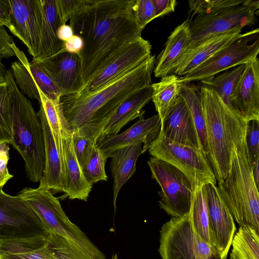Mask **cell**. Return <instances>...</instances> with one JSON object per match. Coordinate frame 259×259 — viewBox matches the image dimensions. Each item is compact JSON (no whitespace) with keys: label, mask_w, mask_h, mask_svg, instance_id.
<instances>
[{"label":"cell","mask_w":259,"mask_h":259,"mask_svg":"<svg viewBox=\"0 0 259 259\" xmlns=\"http://www.w3.org/2000/svg\"><path fill=\"white\" fill-rule=\"evenodd\" d=\"M135 0H85L70 18L83 47L79 53L84 84L128 43L141 36L133 11Z\"/></svg>","instance_id":"6da1fadb"},{"label":"cell","mask_w":259,"mask_h":259,"mask_svg":"<svg viewBox=\"0 0 259 259\" xmlns=\"http://www.w3.org/2000/svg\"><path fill=\"white\" fill-rule=\"evenodd\" d=\"M155 63V56L151 55L134 69L88 95L61 96L63 113L71 128L77 129L97 143L104 127L120 104L151 84Z\"/></svg>","instance_id":"7a4b0ae2"},{"label":"cell","mask_w":259,"mask_h":259,"mask_svg":"<svg viewBox=\"0 0 259 259\" xmlns=\"http://www.w3.org/2000/svg\"><path fill=\"white\" fill-rule=\"evenodd\" d=\"M208 148L216 180L225 179L233 154L245 140L247 121L231 110L213 90L200 87Z\"/></svg>","instance_id":"3957f363"},{"label":"cell","mask_w":259,"mask_h":259,"mask_svg":"<svg viewBox=\"0 0 259 259\" xmlns=\"http://www.w3.org/2000/svg\"><path fill=\"white\" fill-rule=\"evenodd\" d=\"M9 107L12 126L10 144L25 162L26 174L32 182H40L45 165V139L41 122L32 104L19 90L10 70H6Z\"/></svg>","instance_id":"277c9868"},{"label":"cell","mask_w":259,"mask_h":259,"mask_svg":"<svg viewBox=\"0 0 259 259\" xmlns=\"http://www.w3.org/2000/svg\"><path fill=\"white\" fill-rule=\"evenodd\" d=\"M219 193L239 227L259 233V194L248 160L245 140L236 149L226 178L218 182Z\"/></svg>","instance_id":"5b68a950"},{"label":"cell","mask_w":259,"mask_h":259,"mask_svg":"<svg viewBox=\"0 0 259 259\" xmlns=\"http://www.w3.org/2000/svg\"><path fill=\"white\" fill-rule=\"evenodd\" d=\"M18 195L36 214L47 232L71 240L93 259H106L79 227L69 220L58 198L54 196L50 191L40 187L25 188Z\"/></svg>","instance_id":"8992f818"},{"label":"cell","mask_w":259,"mask_h":259,"mask_svg":"<svg viewBox=\"0 0 259 259\" xmlns=\"http://www.w3.org/2000/svg\"><path fill=\"white\" fill-rule=\"evenodd\" d=\"M158 252L162 259H225L218 248L199 236L189 214L171 217L160 230Z\"/></svg>","instance_id":"52a82bcc"},{"label":"cell","mask_w":259,"mask_h":259,"mask_svg":"<svg viewBox=\"0 0 259 259\" xmlns=\"http://www.w3.org/2000/svg\"><path fill=\"white\" fill-rule=\"evenodd\" d=\"M149 154L182 171L193 189L207 184L216 185L217 180L206 155L202 149L179 144L166 138L162 131L150 145Z\"/></svg>","instance_id":"ba28073f"},{"label":"cell","mask_w":259,"mask_h":259,"mask_svg":"<svg viewBox=\"0 0 259 259\" xmlns=\"http://www.w3.org/2000/svg\"><path fill=\"white\" fill-rule=\"evenodd\" d=\"M152 179L159 185L160 208L172 217L189 214L193 189L187 177L171 164L155 157L147 161Z\"/></svg>","instance_id":"9c48e42d"},{"label":"cell","mask_w":259,"mask_h":259,"mask_svg":"<svg viewBox=\"0 0 259 259\" xmlns=\"http://www.w3.org/2000/svg\"><path fill=\"white\" fill-rule=\"evenodd\" d=\"M258 53V28L240 33L192 71L179 77V82L200 81L213 76L228 69L245 64L256 58Z\"/></svg>","instance_id":"30bf717a"},{"label":"cell","mask_w":259,"mask_h":259,"mask_svg":"<svg viewBox=\"0 0 259 259\" xmlns=\"http://www.w3.org/2000/svg\"><path fill=\"white\" fill-rule=\"evenodd\" d=\"M258 8V0H245L239 6L212 14L197 16L190 24L191 40L188 49L213 35L254 24Z\"/></svg>","instance_id":"8fae6325"},{"label":"cell","mask_w":259,"mask_h":259,"mask_svg":"<svg viewBox=\"0 0 259 259\" xmlns=\"http://www.w3.org/2000/svg\"><path fill=\"white\" fill-rule=\"evenodd\" d=\"M0 188V240L25 238L47 232L27 203Z\"/></svg>","instance_id":"7c38bea8"},{"label":"cell","mask_w":259,"mask_h":259,"mask_svg":"<svg viewBox=\"0 0 259 259\" xmlns=\"http://www.w3.org/2000/svg\"><path fill=\"white\" fill-rule=\"evenodd\" d=\"M151 46L140 36L128 43L87 82L76 97L88 95L134 69L151 55Z\"/></svg>","instance_id":"4fadbf2b"},{"label":"cell","mask_w":259,"mask_h":259,"mask_svg":"<svg viewBox=\"0 0 259 259\" xmlns=\"http://www.w3.org/2000/svg\"><path fill=\"white\" fill-rule=\"evenodd\" d=\"M11 48L18 59L12 63L11 72L20 91L24 96L39 102V88L49 99L60 100L62 96L61 91L43 68L33 60L29 62L14 42Z\"/></svg>","instance_id":"5bb4252c"},{"label":"cell","mask_w":259,"mask_h":259,"mask_svg":"<svg viewBox=\"0 0 259 259\" xmlns=\"http://www.w3.org/2000/svg\"><path fill=\"white\" fill-rule=\"evenodd\" d=\"M10 32L26 46L35 59L39 48L42 10L40 0H9Z\"/></svg>","instance_id":"9a60e30c"},{"label":"cell","mask_w":259,"mask_h":259,"mask_svg":"<svg viewBox=\"0 0 259 259\" xmlns=\"http://www.w3.org/2000/svg\"><path fill=\"white\" fill-rule=\"evenodd\" d=\"M33 60V59H32ZM46 71L62 96L76 95L83 87L81 59L64 49L47 58L35 60Z\"/></svg>","instance_id":"2e32d148"},{"label":"cell","mask_w":259,"mask_h":259,"mask_svg":"<svg viewBox=\"0 0 259 259\" xmlns=\"http://www.w3.org/2000/svg\"><path fill=\"white\" fill-rule=\"evenodd\" d=\"M202 190L217 247L222 256L226 259L236 230L234 220L222 200L216 185L205 184L202 186Z\"/></svg>","instance_id":"e0dca14e"},{"label":"cell","mask_w":259,"mask_h":259,"mask_svg":"<svg viewBox=\"0 0 259 259\" xmlns=\"http://www.w3.org/2000/svg\"><path fill=\"white\" fill-rule=\"evenodd\" d=\"M230 108L247 121L259 119V61L245 64L230 98Z\"/></svg>","instance_id":"ac0fdd59"},{"label":"cell","mask_w":259,"mask_h":259,"mask_svg":"<svg viewBox=\"0 0 259 259\" xmlns=\"http://www.w3.org/2000/svg\"><path fill=\"white\" fill-rule=\"evenodd\" d=\"M161 127V120L158 114L144 119L139 117L133 125L123 133L105 137L97 144L107 157L116 149L138 144H143V153L157 137Z\"/></svg>","instance_id":"d6986e66"},{"label":"cell","mask_w":259,"mask_h":259,"mask_svg":"<svg viewBox=\"0 0 259 259\" xmlns=\"http://www.w3.org/2000/svg\"><path fill=\"white\" fill-rule=\"evenodd\" d=\"M160 130L166 138L172 141L202 149L191 114L179 96L161 122Z\"/></svg>","instance_id":"ffe728a7"},{"label":"cell","mask_w":259,"mask_h":259,"mask_svg":"<svg viewBox=\"0 0 259 259\" xmlns=\"http://www.w3.org/2000/svg\"><path fill=\"white\" fill-rule=\"evenodd\" d=\"M238 27L208 37L193 47L187 49L175 66L172 74L185 76L228 45L240 33Z\"/></svg>","instance_id":"44dd1931"},{"label":"cell","mask_w":259,"mask_h":259,"mask_svg":"<svg viewBox=\"0 0 259 259\" xmlns=\"http://www.w3.org/2000/svg\"><path fill=\"white\" fill-rule=\"evenodd\" d=\"M37 114L42 126L45 148V168L38 187L47 189L53 194L58 192L64 193L66 189L65 168L43 109L40 105Z\"/></svg>","instance_id":"7402d4cb"},{"label":"cell","mask_w":259,"mask_h":259,"mask_svg":"<svg viewBox=\"0 0 259 259\" xmlns=\"http://www.w3.org/2000/svg\"><path fill=\"white\" fill-rule=\"evenodd\" d=\"M187 19L176 27L171 33L163 51L155 61L154 69L156 77H163L172 72L188 49L191 40L190 24Z\"/></svg>","instance_id":"603a6c76"},{"label":"cell","mask_w":259,"mask_h":259,"mask_svg":"<svg viewBox=\"0 0 259 259\" xmlns=\"http://www.w3.org/2000/svg\"><path fill=\"white\" fill-rule=\"evenodd\" d=\"M152 95L151 84L135 92L123 101L104 127L98 141L105 137L117 135L128 122L143 116L145 111L142 109L152 99Z\"/></svg>","instance_id":"cb8c5ba5"},{"label":"cell","mask_w":259,"mask_h":259,"mask_svg":"<svg viewBox=\"0 0 259 259\" xmlns=\"http://www.w3.org/2000/svg\"><path fill=\"white\" fill-rule=\"evenodd\" d=\"M0 259L55 258L45 234L25 238L0 240Z\"/></svg>","instance_id":"d4e9b609"},{"label":"cell","mask_w":259,"mask_h":259,"mask_svg":"<svg viewBox=\"0 0 259 259\" xmlns=\"http://www.w3.org/2000/svg\"><path fill=\"white\" fill-rule=\"evenodd\" d=\"M42 20L38 54L33 60H38L53 55L64 49V42L57 37L61 25L57 12L56 0H40Z\"/></svg>","instance_id":"484cf974"},{"label":"cell","mask_w":259,"mask_h":259,"mask_svg":"<svg viewBox=\"0 0 259 259\" xmlns=\"http://www.w3.org/2000/svg\"><path fill=\"white\" fill-rule=\"evenodd\" d=\"M65 153L66 189L63 197L87 201L93 185L86 180L74 153L72 134L63 140Z\"/></svg>","instance_id":"4316f807"},{"label":"cell","mask_w":259,"mask_h":259,"mask_svg":"<svg viewBox=\"0 0 259 259\" xmlns=\"http://www.w3.org/2000/svg\"><path fill=\"white\" fill-rule=\"evenodd\" d=\"M142 144L128 146L115 150L108 156L111 158L110 169L113 180V206L115 211L116 199L121 187L136 170V162L143 153Z\"/></svg>","instance_id":"83f0119b"},{"label":"cell","mask_w":259,"mask_h":259,"mask_svg":"<svg viewBox=\"0 0 259 259\" xmlns=\"http://www.w3.org/2000/svg\"><path fill=\"white\" fill-rule=\"evenodd\" d=\"M40 101L53 134L54 141L65 168V153L63 145V140L72 134V130L66 119L60 100L53 101L49 99L38 88Z\"/></svg>","instance_id":"f1b7e54d"},{"label":"cell","mask_w":259,"mask_h":259,"mask_svg":"<svg viewBox=\"0 0 259 259\" xmlns=\"http://www.w3.org/2000/svg\"><path fill=\"white\" fill-rule=\"evenodd\" d=\"M178 96L185 101L191 114L202 150L207 156L205 116L200 88L190 82H180Z\"/></svg>","instance_id":"f546056e"},{"label":"cell","mask_w":259,"mask_h":259,"mask_svg":"<svg viewBox=\"0 0 259 259\" xmlns=\"http://www.w3.org/2000/svg\"><path fill=\"white\" fill-rule=\"evenodd\" d=\"M179 77L171 74L162 77L158 82L151 84L152 100L161 122L179 96Z\"/></svg>","instance_id":"4dcf8cb0"},{"label":"cell","mask_w":259,"mask_h":259,"mask_svg":"<svg viewBox=\"0 0 259 259\" xmlns=\"http://www.w3.org/2000/svg\"><path fill=\"white\" fill-rule=\"evenodd\" d=\"M189 215L192 227L196 233L208 243L217 247L210 228L208 210L202 186H196L193 190Z\"/></svg>","instance_id":"1f68e13d"},{"label":"cell","mask_w":259,"mask_h":259,"mask_svg":"<svg viewBox=\"0 0 259 259\" xmlns=\"http://www.w3.org/2000/svg\"><path fill=\"white\" fill-rule=\"evenodd\" d=\"M245 67V64H242L218 75L203 79L200 80L201 87L214 91L230 108V97Z\"/></svg>","instance_id":"d6a6232c"},{"label":"cell","mask_w":259,"mask_h":259,"mask_svg":"<svg viewBox=\"0 0 259 259\" xmlns=\"http://www.w3.org/2000/svg\"><path fill=\"white\" fill-rule=\"evenodd\" d=\"M230 259H259V233L239 227L231 242Z\"/></svg>","instance_id":"836d02e7"},{"label":"cell","mask_w":259,"mask_h":259,"mask_svg":"<svg viewBox=\"0 0 259 259\" xmlns=\"http://www.w3.org/2000/svg\"><path fill=\"white\" fill-rule=\"evenodd\" d=\"M46 236L50 250L55 259H93L71 240L53 232Z\"/></svg>","instance_id":"e575fe53"},{"label":"cell","mask_w":259,"mask_h":259,"mask_svg":"<svg viewBox=\"0 0 259 259\" xmlns=\"http://www.w3.org/2000/svg\"><path fill=\"white\" fill-rule=\"evenodd\" d=\"M106 155L100 149L97 144L93 150L90 159L82 169L84 176L91 185L99 181H106L108 177L105 170L107 160Z\"/></svg>","instance_id":"d590c367"},{"label":"cell","mask_w":259,"mask_h":259,"mask_svg":"<svg viewBox=\"0 0 259 259\" xmlns=\"http://www.w3.org/2000/svg\"><path fill=\"white\" fill-rule=\"evenodd\" d=\"M245 0H190V11L194 14L203 16L214 14L224 9L239 6Z\"/></svg>","instance_id":"8d00e7d4"},{"label":"cell","mask_w":259,"mask_h":259,"mask_svg":"<svg viewBox=\"0 0 259 259\" xmlns=\"http://www.w3.org/2000/svg\"><path fill=\"white\" fill-rule=\"evenodd\" d=\"M12 126L9 107V89L6 81L0 82V143L10 144Z\"/></svg>","instance_id":"74e56055"},{"label":"cell","mask_w":259,"mask_h":259,"mask_svg":"<svg viewBox=\"0 0 259 259\" xmlns=\"http://www.w3.org/2000/svg\"><path fill=\"white\" fill-rule=\"evenodd\" d=\"M245 145L247 157L253 169L259 163V119L247 121Z\"/></svg>","instance_id":"f35d334b"},{"label":"cell","mask_w":259,"mask_h":259,"mask_svg":"<svg viewBox=\"0 0 259 259\" xmlns=\"http://www.w3.org/2000/svg\"><path fill=\"white\" fill-rule=\"evenodd\" d=\"M72 130L74 153L82 170L90 159L94 147L97 143L80 133L77 129Z\"/></svg>","instance_id":"ab89813d"},{"label":"cell","mask_w":259,"mask_h":259,"mask_svg":"<svg viewBox=\"0 0 259 259\" xmlns=\"http://www.w3.org/2000/svg\"><path fill=\"white\" fill-rule=\"evenodd\" d=\"M132 9L135 20L142 31L155 18L153 0H135Z\"/></svg>","instance_id":"60d3db41"},{"label":"cell","mask_w":259,"mask_h":259,"mask_svg":"<svg viewBox=\"0 0 259 259\" xmlns=\"http://www.w3.org/2000/svg\"><path fill=\"white\" fill-rule=\"evenodd\" d=\"M85 0H56L57 12L62 25L66 24L70 18L83 5Z\"/></svg>","instance_id":"b9f144b4"},{"label":"cell","mask_w":259,"mask_h":259,"mask_svg":"<svg viewBox=\"0 0 259 259\" xmlns=\"http://www.w3.org/2000/svg\"><path fill=\"white\" fill-rule=\"evenodd\" d=\"M13 37L4 27L0 26V59L13 57L15 53L11 46L14 43Z\"/></svg>","instance_id":"7bdbcfd3"},{"label":"cell","mask_w":259,"mask_h":259,"mask_svg":"<svg viewBox=\"0 0 259 259\" xmlns=\"http://www.w3.org/2000/svg\"><path fill=\"white\" fill-rule=\"evenodd\" d=\"M155 18L173 12L177 2L175 0H153Z\"/></svg>","instance_id":"ee69618b"},{"label":"cell","mask_w":259,"mask_h":259,"mask_svg":"<svg viewBox=\"0 0 259 259\" xmlns=\"http://www.w3.org/2000/svg\"><path fill=\"white\" fill-rule=\"evenodd\" d=\"M9 144L0 143V176L12 178L13 176L9 172L7 167L9 159Z\"/></svg>","instance_id":"f6af8a7d"},{"label":"cell","mask_w":259,"mask_h":259,"mask_svg":"<svg viewBox=\"0 0 259 259\" xmlns=\"http://www.w3.org/2000/svg\"><path fill=\"white\" fill-rule=\"evenodd\" d=\"M83 47V42L82 38L74 34L64 42V49L72 54H79Z\"/></svg>","instance_id":"bcb514c9"},{"label":"cell","mask_w":259,"mask_h":259,"mask_svg":"<svg viewBox=\"0 0 259 259\" xmlns=\"http://www.w3.org/2000/svg\"><path fill=\"white\" fill-rule=\"evenodd\" d=\"M11 8L9 0H0V26H6L8 28L10 25Z\"/></svg>","instance_id":"7dc6e473"},{"label":"cell","mask_w":259,"mask_h":259,"mask_svg":"<svg viewBox=\"0 0 259 259\" xmlns=\"http://www.w3.org/2000/svg\"><path fill=\"white\" fill-rule=\"evenodd\" d=\"M74 35L72 27L69 25L64 24L61 25L57 31L58 39L65 42Z\"/></svg>","instance_id":"c3c4849f"},{"label":"cell","mask_w":259,"mask_h":259,"mask_svg":"<svg viewBox=\"0 0 259 259\" xmlns=\"http://www.w3.org/2000/svg\"><path fill=\"white\" fill-rule=\"evenodd\" d=\"M258 164L257 163L254 167L252 169V176L256 187L257 189L259 188V171H258Z\"/></svg>","instance_id":"681fc988"},{"label":"cell","mask_w":259,"mask_h":259,"mask_svg":"<svg viewBox=\"0 0 259 259\" xmlns=\"http://www.w3.org/2000/svg\"><path fill=\"white\" fill-rule=\"evenodd\" d=\"M6 68L0 59V82L6 81Z\"/></svg>","instance_id":"f907efd6"},{"label":"cell","mask_w":259,"mask_h":259,"mask_svg":"<svg viewBox=\"0 0 259 259\" xmlns=\"http://www.w3.org/2000/svg\"><path fill=\"white\" fill-rule=\"evenodd\" d=\"M10 177H6L0 176V188H3L6 183L11 179Z\"/></svg>","instance_id":"816d5d0a"},{"label":"cell","mask_w":259,"mask_h":259,"mask_svg":"<svg viewBox=\"0 0 259 259\" xmlns=\"http://www.w3.org/2000/svg\"><path fill=\"white\" fill-rule=\"evenodd\" d=\"M111 259H118V256L117 255V254H114L112 256V258Z\"/></svg>","instance_id":"f5cc1de1"}]
</instances>
